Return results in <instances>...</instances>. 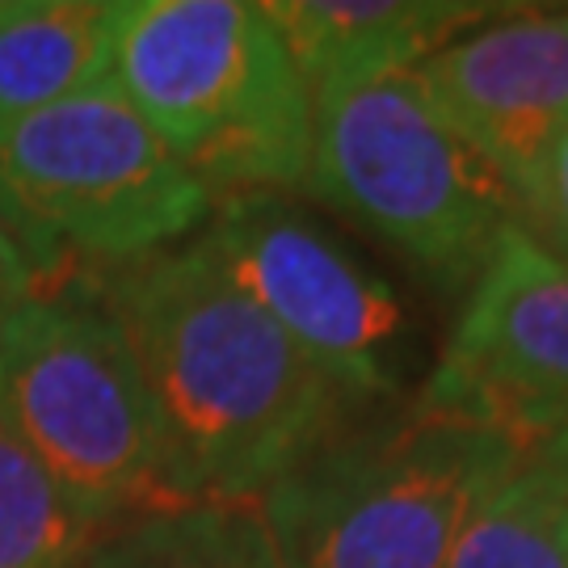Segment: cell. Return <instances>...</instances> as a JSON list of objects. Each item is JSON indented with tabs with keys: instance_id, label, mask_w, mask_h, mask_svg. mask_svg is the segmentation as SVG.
I'll list each match as a JSON object with an SVG mask.
<instances>
[{
	"instance_id": "cell-8",
	"label": "cell",
	"mask_w": 568,
	"mask_h": 568,
	"mask_svg": "<svg viewBox=\"0 0 568 568\" xmlns=\"http://www.w3.org/2000/svg\"><path fill=\"white\" fill-rule=\"evenodd\" d=\"M417 400L530 455L568 434V262L527 227L497 241Z\"/></svg>"
},
{
	"instance_id": "cell-16",
	"label": "cell",
	"mask_w": 568,
	"mask_h": 568,
	"mask_svg": "<svg viewBox=\"0 0 568 568\" xmlns=\"http://www.w3.org/2000/svg\"><path fill=\"white\" fill-rule=\"evenodd\" d=\"M39 265L26 253V244L18 241V232L0 220V325L18 312L21 304H30L39 295Z\"/></svg>"
},
{
	"instance_id": "cell-11",
	"label": "cell",
	"mask_w": 568,
	"mask_h": 568,
	"mask_svg": "<svg viewBox=\"0 0 568 568\" xmlns=\"http://www.w3.org/2000/svg\"><path fill=\"white\" fill-rule=\"evenodd\" d=\"M114 0H0V131L110 77Z\"/></svg>"
},
{
	"instance_id": "cell-12",
	"label": "cell",
	"mask_w": 568,
	"mask_h": 568,
	"mask_svg": "<svg viewBox=\"0 0 568 568\" xmlns=\"http://www.w3.org/2000/svg\"><path fill=\"white\" fill-rule=\"evenodd\" d=\"M81 568H286L262 501H173L89 535Z\"/></svg>"
},
{
	"instance_id": "cell-6",
	"label": "cell",
	"mask_w": 568,
	"mask_h": 568,
	"mask_svg": "<svg viewBox=\"0 0 568 568\" xmlns=\"http://www.w3.org/2000/svg\"><path fill=\"white\" fill-rule=\"evenodd\" d=\"M215 199L148 126L114 77L0 131V220L39 274L60 253L110 265L178 248Z\"/></svg>"
},
{
	"instance_id": "cell-9",
	"label": "cell",
	"mask_w": 568,
	"mask_h": 568,
	"mask_svg": "<svg viewBox=\"0 0 568 568\" xmlns=\"http://www.w3.org/2000/svg\"><path fill=\"white\" fill-rule=\"evenodd\" d=\"M413 77L485 152L530 220L551 148L568 126V9L501 13L434 51Z\"/></svg>"
},
{
	"instance_id": "cell-3",
	"label": "cell",
	"mask_w": 568,
	"mask_h": 568,
	"mask_svg": "<svg viewBox=\"0 0 568 568\" xmlns=\"http://www.w3.org/2000/svg\"><path fill=\"white\" fill-rule=\"evenodd\" d=\"M530 459L514 438L413 400L345 422L265 488L286 568H443L467 518Z\"/></svg>"
},
{
	"instance_id": "cell-4",
	"label": "cell",
	"mask_w": 568,
	"mask_h": 568,
	"mask_svg": "<svg viewBox=\"0 0 568 568\" xmlns=\"http://www.w3.org/2000/svg\"><path fill=\"white\" fill-rule=\"evenodd\" d=\"M304 185L447 295L480 278L509 227H527L501 173L413 72L312 98Z\"/></svg>"
},
{
	"instance_id": "cell-7",
	"label": "cell",
	"mask_w": 568,
	"mask_h": 568,
	"mask_svg": "<svg viewBox=\"0 0 568 568\" xmlns=\"http://www.w3.org/2000/svg\"><path fill=\"white\" fill-rule=\"evenodd\" d=\"M199 244L345 400L400 396L413 349L405 304L316 220L278 194H241L215 203Z\"/></svg>"
},
{
	"instance_id": "cell-10",
	"label": "cell",
	"mask_w": 568,
	"mask_h": 568,
	"mask_svg": "<svg viewBox=\"0 0 568 568\" xmlns=\"http://www.w3.org/2000/svg\"><path fill=\"white\" fill-rule=\"evenodd\" d=\"M291 60L312 98L358 81L413 72L459 34L509 13L480 0H270Z\"/></svg>"
},
{
	"instance_id": "cell-2",
	"label": "cell",
	"mask_w": 568,
	"mask_h": 568,
	"mask_svg": "<svg viewBox=\"0 0 568 568\" xmlns=\"http://www.w3.org/2000/svg\"><path fill=\"white\" fill-rule=\"evenodd\" d=\"M110 77L215 203L307 182L312 89L265 4L114 0Z\"/></svg>"
},
{
	"instance_id": "cell-1",
	"label": "cell",
	"mask_w": 568,
	"mask_h": 568,
	"mask_svg": "<svg viewBox=\"0 0 568 568\" xmlns=\"http://www.w3.org/2000/svg\"><path fill=\"white\" fill-rule=\"evenodd\" d=\"M93 286L140 366L169 501H262L358 413L199 241Z\"/></svg>"
},
{
	"instance_id": "cell-14",
	"label": "cell",
	"mask_w": 568,
	"mask_h": 568,
	"mask_svg": "<svg viewBox=\"0 0 568 568\" xmlns=\"http://www.w3.org/2000/svg\"><path fill=\"white\" fill-rule=\"evenodd\" d=\"M89 535L0 413V568H81Z\"/></svg>"
},
{
	"instance_id": "cell-15",
	"label": "cell",
	"mask_w": 568,
	"mask_h": 568,
	"mask_svg": "<svg viewBox=\"0 0 568 568\" xmlns=\"http://www.w3.org/2000/svg\"><path fill=\"white\" fill-rule=\"evenodd\" d=\"M527 232L544 248H551L560 262H568V126L551 148L544 182H539V194L530 206Z\"/></svg>"
},
{
	"instance_id": "cell-5",
	"label": "cell",
	"mask_w": 568,
	"mask_h": 568,
	"mask_svg": "<svg viewBox=\"0 0 568 568\" xmlns=\"http://www.w3.org/2000/svg\"><path fill=\"white\" fill-rule=\"evenodd\" d=\"M0 413L89 530L173 506L140 366L98 286L39 291L0 325Z\"/></svg>"
},
{
	"instance_id": "cell-17",
	"label": "cell",
	"mask_w": 568,
	"mask_h": 568,
	"mask_svg": "<svg viewBox=\"0 0 568 568\" xmlns=\"http://www.w3.org/2000/svg\"><path fill=\"white\" fill-rule=\"evenodd\" d=\"M535 455H544V459H551L556 467H565V471H568V434H556V438H551V443H544Z\"/></svg>"
},
{
	"instance_id": "cell-13",
	"label": "cell",
	"mask_w": 568,
	"mask_h": 568,
	"mask_svg": "<svg viewBox=\"0 0 568 568\" xmlns=\"http://www.w3.org/2000/svg\"><path fill=\"white\" fill-rule=\"evenodd\" d=\"M443 568H568V471L530 455L488 493Z\"/></svg>"
}]
</instances>
